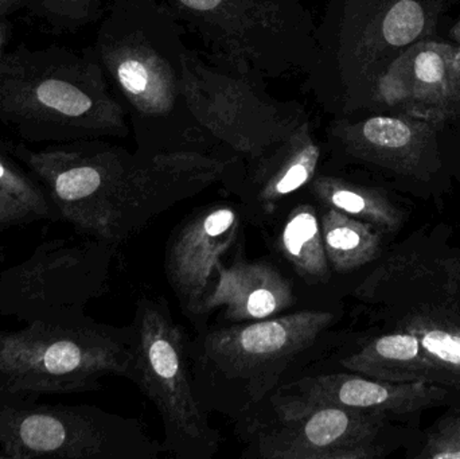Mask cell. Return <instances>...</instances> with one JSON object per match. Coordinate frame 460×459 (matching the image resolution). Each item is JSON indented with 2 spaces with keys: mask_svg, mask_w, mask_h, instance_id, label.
Segmentation results:
<instances>
[{
  "mask_svg": "<svg viewBox=\"0 0 460 459\" xmlns=\"http://www.w3.org/2000/svg\"><path fill=\"white\" fill-rule=\"evenodd\" d=\"M26 7L51 29L75 31L102 21L113 0H24Z\"/></svg>",
  "mask_w": 460,
  "mask_h": 459,
  "instance_id": "26",
  "label": "cell"
},
{
  "mask_svg": "<svg viewBox=\"0 0 460 459\" xmlns=\"http://www.w3.org/2000/svg\"><path fill=\"white\" fill-rule=\"evenodd\" d=\"M243 209L215 204L196 210L172 234L167 247V280L181 306L196 317L218 266L243 232Z\"/></svg>",
  "mask_w": 460,
  "mask_h": 459,
  "instance_id": "16",
  "label": "cell"
},
{
  "mask_svg": "<svg viewBox=\"0 0 460 459\" xmlns=\"http://www.w3.org/2000/svg\"><path fill=\"white\" fill-rule=\"evenodd\" d=\"M0 449L8 459H156L164 453L134 418L2 393Z\"/></svg>",
  "mask_w": 460,
  "mask_h": 459,
  "instance_id": "12",
  "label": "cell"
},
{
  "mask_svg": "<svg viewBox=\"0 0 460 459\" xmlns=\"http://www.w3.org/2000/svg\"><path fill=\"white\" fill-rule=\"evenodd\" d=\"M323 150L324 143L308 116L286 142L230 172L224 183L241 199L243 217L261 223L275 215L284 199L307 188L321 169Z\"/></svg>",
  "mask_w": 460,
  "mask_h": 459,
  "instance_id": "17",
  "label": "cell"
},
{
  "mask_svg": "<svg viewBox=\"0 0 460 459\" xmlns=\"http://www.w3.org/2000/svg\"><path fill=\"white\" fill-rule=\"evenodd\" d=\"M116 245L54 239L0 272V315L24 325L88 317L86 306L108 291Z\"/></svg>",
  "mask_w": 460,
  "mask_h": 459,
  "instance_id": "13",
  "label": "cell"
},
{
  "mask_svg": "<svg viewBox=\"0 0 460 459\" xmlns=\"http://www.w3.org/2000/svg\"><path fill=\"white\" fill-rule=\"evenodd\" d=\"M4 260V253H3L2 248H0V261Z\"/></svg>",
  "mask_w": 460,
  "mask_h": 459,
  "instance_id": "33",
  "label": "cell"
},
{
  "mask_svg": "<svg viewBox=\"0 0 460 459\" xmlns=\"http://www.w3.org/2000/svg\"><path fill=\"white\" fill-rule=\"evenodd\" d=\"M185 29L159 0H113L92 46L128 116L137 150L209 155L191 113Z\"/></svg>",
  "mask_w": 460,
  "mask_h": 459,
  "instance_id": "2",
  "label": "cell"
},
{
  "mask_svg": "<svg viewBox=\"0 0 460 459\" xmlns=\"http://www.w3.org/2000/svg\"><path fill=\"white\" fill-rule=\"evenodd\" d=\"M445 415L460 428V398L456 399L453 404L447 407V411L445 412Z\"/></svg>",
  "mask_w": 460,
  "mask_h": 459,
  "instance_id": "30",
  "label": "cell"
},
{
  "mask_svg": "<svg viewBox=\"0 0 460 459\" xmlns=\"http://www.w3.org/2000/svg\"><path fill=\"white\" fill-rule=\"evenodd\" d=\"M334 322L332 313L302 310L189 339L194 388L202 406L243 419L278 390L289 366Z\"/></svg>",
  "mask_w": 460,
  "mask_h": 459,
  "instance_id": "4",
  "label": "cell"
},
{
  "mask_svg": "<svg viewBox=\"0 0 460 459\" xmlns=\"http://www.w3.org/2000/svg\"><path fill=\"white\" fill-rule=\"evenodd\" d=\"M24 5H26L24 0H0V15L8 16Z\"/></svg>",
  "mask_w": 460,
  "mask_h": 459,
  "instance_id": "29",
  "label": "cell"
},
{
  "mask_svg": "<svg viewBox=\"0 0 460 459\" xmlns=\"http://www.w3.org/2000/svg\"><path fill=\"white\" fill-rule=\"evenodd\" d=\"M416 423L367 410L303 401L275 390L237 420L243 458L383 459L416 438Z\"/></svg>",
  "mask_w": 460,
  "mask_h": 459,
  "instance_id": "7",
  "label": "cell"
},
{
  "mask_svg": "<svg viewBox=\"0 0 460 459\" xmlns=\"http://www.w3.org/2000/svg\"><path fill=\"white\" fill-rule=\"evenodd\" d=\"M279 390L303 401L367 410L416 422L427 410L448 407L460 398L456 391L429 383H392L354 372L305 376Z\"/></svg>",
  "mask_w": 460,
  "mask_h": 459,
  "instance_id": "18",
  "label": "cell"
},
{
  "mask_svg": "<svg viewBox=\"0 0 460 459\" xmlns=\"http://www.w3.org/2000/svg\"><path fill=\"white\" fill-rule=\"evenodd\" d=\"M0 189L13 194L30 207L40 220H59L45 189L34 175L15 158L13 146L0 137Z\"/></svg>",
  "mask_w": 460,
  "mask_h": 459,
  "instance_id": "25",
  "label": "cell"
},
{
  "mask_svg": "<svg viewBox=\"0 0 460 459\" xmlns=\"http://www.w3.org/2000/svg\"><path fill=\"white\" fill-rule=\"evenodd\" d=\"M135 333L91 317L0 331V393L38 401L102 388L108 376L134 382Z\"/></svg>",
  "mask_w": 460,
  "mask_h": 459,
  "instance_id": "6",
  "label": "cell"
},
{
  "mask_svg": "<svg viewBox=\"0 0 460 459\" xmlns=\"http://www.w3.org/2000/svg\"><path fill=\"white\" fill-rule=\"evenodd\" d=\"M440 0H326L316 22L318 59L305 88L330 115H341L378 70L426 40Z\"/></svg>",
  "mask_w": 460,
  "mask_h": 459,
  "instance_id": "5",
  "label": "cell"
},
{
  "mask_svg": "<svg viewBox=\"0 0 460 459\" xmlns=\"http://www.w3.org/2000/svg\"><path fill=\"white\" fill-rule=\"evenodd\" d=\"M370 310L381 325L413 334L443 385L460 395V305L399 302Z\"/></svg>",
  "mask_w": 460,
  "mask_h": 459,
  "instance_id": "20",
  "label": "cell"
},
{
  "mask_svg": "<svg viewBox=\"0 0 460 459\" xmlns=\"http://www.w3.org/2000/svg\"><path fill=\"white\" fill-rule=\"evenodd\" d=\"M307 190L321 207H334L351 217L373 224L389 236L399 234L410 218V210L385 189L357 182L341 172L319 169L308 183Z\"/></svg>",
  "mask_w": 460,
  "mask_h": 459,
  "instance_id": "22",
  "label": "cell"
},
{
  "mask_svg": "<svg viewBox=\"0 0 460 459\" xmlns=\"http://www.w3.org/2000/svg\"><path fill=\"white\" fill-rule=\"evenodd\" d=\"M443 123L402 113L332 116L324 148L334 167L358 166L405 193L440 199L460 178V161L440 139Z\"/></svg>",
  "mask_w": 460,
  "mask_h": 459,
  "instance_id": "11",
  "label": "cell"
},
{
  "mask_svg": "<svg viewBox=\"0 0 460 459\" xmlns=\"http://www.w3.org/2000/svg\"><path fill=\"white\" fill-rule=\"evenodd\" d=\"M134 383L153 402L164 425V452L177 459H212L221 434L194 388L185 329L162 296H140L132 321Z\"/></svg>",
  "mask_w": 460,
  "mask_h": 459,
  "instance_id": "10",
  "label": "cell"
},
{
  "mask_svg": "<svg viewBox=\"0 0 460 459\" xmlns=\"http://www.w3.org/2000/svg\"><path fill=\"white\" fill-rule=\"evenodd\" d=\"M296 302L291 282L265 260L221 263L196 317L223 310L224 320L243 323L276 317Z\"/></svg>",
  "mask_w": 460,
  "mask_h": 459,
  "instance_id": "19",
  "label": "cell"
},
{
  "mask_svg": "<svg viewBox=\"0 0 460 459\" xmlns=\"http://www.w3.org/2000/svg\"><path fill=\"white\" fill-rule=\"evenodd\" d=\"M370 112L440 123L460 118V45L426 38L408 46L378 70L341 115Z\"/></svg>",
  "mask_w": 460,
  "mask_h": 459,
  "instance_id": "14",
  "label": "cell"
},
{
  "mask_svg": "<svg viewBox=\"0 0 460 459\" xmlns=\"http://www.w3.org/2000/svg\"><path fill=\"white\" fill-rule=\"evenodd\" d=\"M210 57L264 78L308 75L316 22L303 0H159Z\"/></svg>",
  "mask_w": 460,
  "mask_h": 459,
  "instance_id": "8",
  "label": "cell"
},
{
  "mask_svg": "<svg viewBox=\"0 0 460 459\" xmlns=\"http://www.w3.org/2000/svg\"><path fill=\"white\" fill-rule=\"evenodd\" d=\"M0 459H8L7 455H5L4 453H3L2 449H0Z\"/></svg>",
  "mask_w": 460,
  "mask_h": 459,
  "instance_id": "32",
  "label": "cell"
},
{
  "mask_svg": "<svg viewBox=\"0 0 460 459\" xmlns=\"http://www.w3.org/2000/svg\"><path fill=\"white\" fill-rule=\"evenodd\" d=\"M345 371L392 383H429L445 387L418 339L410 331L381 325L380 331L341 358Z\"/></svg>",
  "mask_w": 460,
  "mask_h": 459,
  "instance_id": "21",
  "label": "cell"
},
{
  "mask_svg": "<svg viewBox=\"0 0 460 459\" xmlns=\"http://www.w3.org/2000/svg\"><path fill=\"white\" fill-rule=\"evenodd\" d=\"M0 123L26 142L51 145L131 131L92 48L7 51L0 58Z\"/></svg>",
  "mask_w": 460,
  "mask_h": 459,
  "instance_id": "3",
  "label": "cell"
},
{
  "mask_svg": "<svg viewBox=\"0 0 460 459\" xmlns=\"http://www.w3.org/2000/svg\"><path fill=\"white\" fill-rule=\"evenodd\" d=\"M450 37L454 42L460 45V16L458 21L456 22V24H454L453 29L450 30Z\"/></svg>",
  "mask_w": 460,
  "mask_h": 459,
  "instance_id": "31",
  "label": "cell"
},
{
  "mask_svg": "<svg viewBox=\"0 0 460 459\" xmlns=\"http://www.w3.org/2000/svg\"><path fill=\"white\" fill-rule=\"evenodd\" d=\"M11 37V24L8 22V16L0 15V58L7 53V48L10 46Z\"/></svg>",
  "mask_w": 460,
  "mask_h": 459,
  "instance_id": "28",
  "label": "cell"
},
{
  "mask_svg": "<svg viewBox=\"0 0 460 459\" xmlns=\"http://www.w3.org/2000/svg\"><path fill=\"white\" fill-rule=\"evenodd\" d=\"M279 247L294 271L308 285L326 283L332 277L321 218L313 205L299 204L289 212L279 236Z\"/></svg>",
  "mask_w": 460,
  "mask_h": 459,
  "instance_id": "24",
  "label": "cell"
},
{
  "mask_svg": "<svg viewBox=\"0 0 460 459\" xmlns=\"http://www.w3.org/2000/svg\"><path fill=\"white\" fill-rule=\"evenodd\" d=\"M264 80L189 48V105L208 154L228 162V174L275 150L310 116L299 102L270 96Z\"/></svg>",
  "mask_w": 460,
  "mask_h": 459,
  "instance_id": "9",
  "label": "cell"
},
{
  "mask_svg": "<svg viewBox=\"0 0 460 459\" xmlns=\"http://www.w3.org/2000/svg\"><path fill=\"white\" fill-rule=\"evenodd\" d=\"M13 153L45 189L59 220L116 247L162 213L223 182L230 167L205 154L148 155L105 139L42 150L16 145Z\"/></svg>",
  "mask_w": 460,
  "mask_h": 459,
  "instance_id": "1",
  "label": "cell"
},
{
  "mask_svg": "<svg viewBox=\"0 0 460 459\" xmlns=\"http://www.w3.org/2000/svg\"><path fill=\"white\" fill-rule=\"evenodd\" d=\"M40 220L23 202L0 189V231Z\"/></svg>",
  "mask_w": 460,
  "mask_h": 459,
  "instance_id": "27",
  "label": "cell"
},
{
  "mask_svg": "<svg viewBox=\"0 0 460 459\" xmlns=\"http://www.w3.org/2000/svg\"><path fill=\"white\" fill-rule=\"evenodd\" d=\"M453 229L426 225L384 252L357 286L354 296L369 309L399 302L460 305V245Z\"/></svg>",
  "mask_w": 460,
  "mask_h": 459,
  "instance_id": "15",
  "label": "cell"
},
{
  "mask_svg": "<svg viewBox=\"0 0 460 459\" xmlns=\"http://www.w3.org/2000/svg\"><path fill=\"white\" fill-rule=\"evenodd\" d=\"M322 236L332 271L349 274L377 261L385 252L388 234L345 215L334 207H322Z\"/></svg>",
  "mask_w": 460,
  "mask_h": 459,
  "instance_id": "23",
  "label": "cell"
}]
</instances>
